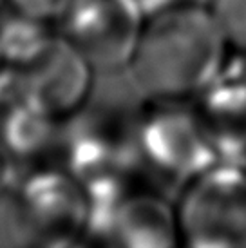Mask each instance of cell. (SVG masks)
Returning a JSON list of instances; mask_svg holds the SVG:
<instances>
[{
	"label": "cell",
	"instance_id": "9a60e30c",
	"mask_svg": "<svg viewBox=\"0 0 246 248\" xmlns=\"http://www.w3.org/2000/svg\"><path fill=\"white\" fill-rule=\"evenodd\" d=\"M138 7L141 9V13L145 15V18H151L154 15L161 13L165 9H169L170 6L178 4L181 0H134Z\"/></svg>",
	"mask_w": 246,
	"mask_h": 248
},
{
	"label": "cell",
	"instance_id": "e0dca14e",
	"mask_svg": "<svg viewBox=\"0 0 246 248\" xmlns=\"http://www.w3.org/2000/svg\"><path fill=\"white\" fill-rule=\"evenodd\" d=\"M0 4H2V0H0Z\"/></svg>",
	"mask_w": 246,
	"mask_h": 248
},
{
	"label": "cell",
	"instance_id": "8fae6325",
	"mask_svg": "<svg viewBox=\"0 0 246 248\" xmlns=\"http://www.w3.org/2000/svg\"><path fill=\"white\" fill-rule=\"evenodd\" d=\"M53 36L49 33L47 22L15 11V15L0 22L2 62L15 67H26L40 55Z\"/></svg>",
	"mask_w": 246,
	"mask_h": 248
},
{
	"label": "cell",
	"instance_id": "8992f818",
	"mask_svg": "<svg viewBox=\"0 0 246 248\" xmlns=\"http://www.w3.org/2000/svg\"><path fill=\"white\" fill-rule=\"evenodd\" d=\"M29 96L56 118L75 112L85 102L92 82V65L62 35L53 36L26 67Z\"/></svg>",
	"mask_w": 246,
	"mask_h": 248
},
{
	"label": "cell",
	"instance_id": "9c48e42d",
	"mask_svg": "<svg viewBox=\"0 0 246 248\" xmlns=\"http://www.w3.org/2000/svg\"><path fill=\"white\" fill-rule=\"evenodd\" d=\"M178 210L161 196L130 192L118 208L110 243L125 248H170L178 245Z\"/></svg>",
	"mask_w": 246,
	"mask_h": 248
},
{
	"label": "cell",
	"instance_id": "30bf717a",
	"mask_svg": "<svg viewBox=\"0 0 246 248\" xmlns=\"http://www.w3.org/2000/svg\"><path fill=\"white\" fill-rule=\"evenodd\" d=\"M58 118L33 98L2 110L0 145L15 159H31L40 156L56 141Z\"/></svg>",
	"mask_w": 246,
	"mask_h": 248
},
{
	"label": "cell",
	"instance_id": "3957f363",
	"mask_svg": "<svg viewBox=\"0 0 246 248\" xmlns=\"http://www.w3.org/2000/svg\"><path fill=\"white\" fill-rule=\"evenodd\" d=\"M179 235L192 248H246V167L217 161L181 190Z\"/></svg>",
	"mask_w": 246,
	"mask_h": 248
},
{
	"label": "cell",
	"instance_id": "5b68a950",
	"mask_svg": "<svg viewBox=\"0 0 246 248\" xmlns=\"http://www.w3.org/2000/svg\"><path fill=\"white\" fill-rule=\"evenodd\" d=\"M16 198L22 223L40 243L63 247L85 237V190L65 169H40L28 174Z\"/></svg>",
	"mask_w": 246,
	"mask_h": 248
},
{
	"label": "cell",
	"instance_id": "ba28073f",
	"mask_svg": "<svg viewBox=\"0 0 246 248\" xmlns=\"http://www.w3.org/2000/svg\"><path fill=\"white\" fill-rule=\"evenodd\" d=\"M192 107L219 161L246 163V76L225 75L194 98Z\"/></svg>",
	"mask_w": 246,
	"mask_h": 248
},
{
	"label": "cell",
	"instance_id": "2e32d148",
	"mask_svg": "<svg viewBox=\"0 0 246 248\" xmlns=\"http://www.w3.org/2000/svg\"><path fill=\"white\" fill-rule=\"evenodd\" d=\"M2 63H4V62H2V53H0V65H2Z\"/></svg>",
	"mask_w": 246,
	"mask_h": 248
},
{
	"label": "cell",
	"instance_id": "7a4b0ae2",
	"mask_svg": "<svg viewBox=\"0 0 246 248\" xmlns=\"http://www.w3.org/2000/svg\"><path fill=\"white\" fill-rule=\"evenodd\" d=\"M156 104L134 122L138 167L159 186L183 190L219 161L194 110L179 102Z\"/></svg>",
	"mask_w": 246,
	"mask_h": 248
},
{
	"label": "cell",
	"instance_id": "4fadbf2b",
	"mask_svg": "<svg viewBox=\"0 0 246 248\" xmlns=\"http://www.w3.org/2000/svg\"><path fill=\"white\" fill-rule=\"evenodd\" d=\"M15 11L38 20H60L75 0H11Z\"/></svg>",
	"mask_w": 246,
	"mask_h": 248
},
{
	"label": "cell",
	"instance_id": "7c38bea8",
	"mask_svg": "<svg viewBox=\"0 0 246 248\" xmlns=\"http://www.w3.org/2000/svg\"><path fill=\"white\" fill-rule=\"evenodd\" d=\"M208 7L228 46L246 55V0H212Z\"/></svg>",
	"mask_w": 246,
	"mask_h": 248
},
{
	"label": "cell",
	"instance_id": "277c9868",
	"mask_svg": "<svg viewBox=\"0 0 246 248\" xmlns=\"http://www.w3.org/2000/svg\"><path fill=\"white\" fill-rule=\"evenodd\" d=\"M145 22L134 0H75L60 18V35L94 69H116L129 65Z\"/></svg>",
	"mask_w": 246,
	"mask_h": 248
},
{
	"label": "cell",
	"instance_id": "52a82bcc",
	"mask_svg": "<svg viewBox=\"0 0 246 248\" xmlns=\"http://www.w3.org/2000/svg\"><path fill=\"white\" fill-rule=\"evenodd\" d=\"M63 169L80 183L100 178H127L138 167L134 124L129 131L91 118L67 131L63 141Z\"/></svg>",
	"mask_w": 246,
	"mask_h": 248
},
{
	"label": "cell",
	"instance_id": "6da1fadb",
	"mask_svg": "<svg viewBox=\"0 0 246 248\" xmlns=\"http://www.w3.org/2000/svg\"><path fill=\"white\" fill-rule=\"evenodd\" d=\"M228 49L210 7L178 2L147 18L127 67L152 100L183 102L223 73Z\"/></svg>",
	"mask_w": 246,
	"mask_h": 248
},
{
	"label": "cell",
	"instance_id": "5bb4252c",
	"mask_svg": "<svg viewBox=\"0 0 246 248\" xmlns=\"http://www.w3.org/2000/svg\"><path fill=\"white\" fill-rule=\"evenodd\" d=\"M15 161H16V159L0 145V194L11 186Z\"/></svg>",
	"mask_w": 246,
	"mask_h": 248
}]
</instances>
